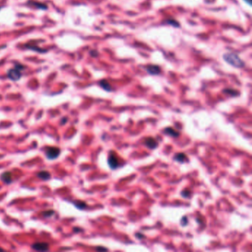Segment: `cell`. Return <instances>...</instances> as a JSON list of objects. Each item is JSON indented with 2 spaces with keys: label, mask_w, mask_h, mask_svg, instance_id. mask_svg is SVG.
I'll use <instances>...</instances> for the list:
<instances>
[{
  "label": "cell",
  "mask_w": 252,
  "mask_h": 252,
  "mask_svg": "<svg viewBox=\"0 0 252 252\" xmlns=\"http://www.w3.org/2000/svg\"><path fill=\"white\" fill-rule=\"evenodd\" d=\"M90 55L92 57L95 58V57L99 56V52H98L96 50H90Z\"/></svg>",
  "instance_id": "cell-21"
},
{
  "label": "cell",
  "mask_w": 252,
  "mask_h": 252,
  "mask_svg": "<svg viewBox=\"0 0 252 252\" xmlns=\"http://www.w3.org/2000/svg\"><path fill=\"white\" fill-rule=\"evenodd\" d=\"M54 214H55V211L54 210H47V211H43L41 213L44 218H50V217H51Z\"/></svg>",
  "instance_id": "cell-19"
},
{
  "label": "cell",
  "mask_w": 252,
  "mask_h": 252,
  "mask_svg": "<svg viewBox=\"0 0 252 252\" xmlns=\"http://www.w3.org/2000/svg\"><path fill=\"white\" fill-rule=\"evenodd\" d=\"M107 163L110 169H113V170H115V169L121 167L120 159H119L117 154L113 151L110 152L109 156H108L107 158Z\"/></svg>",
  "instance_id": "cell-2"
},
{
  "label": "cell",
  "mask_w": 252,
  "mask_h": 252,
  "mask_svg": "<svg viewBox=\"0 0 252 252\" xmlns=\"http://www.w3.org/2000/svg\"><path fill=\"white\" fill-rule=\"evenodd\" d=\"M145 70L148 74L151 75V76H158L162 73V69L157 64H147L145 67Z\"/></svg>",
  "instance_id": "cell-4"
},
{
  "label": "cell",
  "mask_w": 252,
  "mask_h": 252,
  "mask_svg": "<svg viewBox=\"0 0 252 252\" xmlns=\"http://www.w3.org/2000/svg\"><path fill=\"white\" fill-rule=\"evenodd\" d=\"M135 237L138 239H144V238H145V236L143 235V234L139 233V232H137V233H135Z\"/></svg>",
  "instance_id": "cell-22"
},
{
  "label": "cell",
  "mask_w": 252,
  "mask_h": 252,
  "mask_svg": "<svg viewBox=\"0 0 252 252\" xmlns=\"http://www.w3.org/2000/svg\"><path fill=\"white\" fill-rule=\"evenodd\" d=\"M164 133L172 138H178L180 136V135H181L180 134V132H178V131H177L176 129H173L172 127H167V128L164 129Z\"/></svg>",
  "instance_id": "cell-9"
},
{
  "label": "cell",
  "mask_w": 252,
  "mask_h": 252,
  "mask_svg": "<svg viewBox=\"0 0 252 252\" xmlns=\"http://www.w3.org/2000/svg\"><path fill=\"white\" fill-rule=\"evenodd\" d=\"M29 4L31 6L35 7L37 9H41V10H47L48 9V5L44 4V3L41 2H33L31 1L29 2Z\"/></svg>",
  "instance_id": "cell-15"
},
{
  "label": "cell",
  "mask_w": 252,
  "mask_h": 252,
  "mask_svg": "<svg viewBox=\"0 0 252 252\" xmlns=\"http://www.w3.org/2000/svg\"><path fill=\"white\" fill-rule=\"evenodd\" d=\"M25 47L27 49H30V50H34V51L38 52H47V50H43V49H41L38 47H36V45H26Z\"/></svg>",
  "instance_id": "cell-17"
},
{
  "label": "cell",
  "mask_w": 252,
  "mask_h": 252,
  "mask_svg": "<svg viewBox=\"0 0 252 252\" xmlns=\"http://www.w3.org/2000/svg\"><path fill=\"white\" fill-rule=\"evenodd\" d=\"M246 3H247L248 5H251V0H243Z\"/></svg>",
  "instance_id": "cell-27"
},
{
  "label": "cell",
  "mask_w": 252,
  "mask_h": 252,
  "mask_svg": "<svg viewBox=\"0 0 252 252\" xmlns=\"http://www.w3.org/2000/svg\"><path fill=\"white\" fill-rule=\"evenodd\" d=\"M0 179L2 180L5 183L7 184H10L13 181V178H12V174L10 171H5L0 176Z\"/></svg>",
  "instance_id": "cell-8"
},
{
  "label": "cell",
  "mask_w": 252,
  "mask_h": 252,
  "mask_svg": "<svg viewBox=\"0 0 252 252\" xmlns=\"http://www.w3.org/2000/svg\"><path fill=\"white\" fill-rule=\"evenodd\" d=\"M0 9H1V8H0Z\"/></svg>",
  "instance_id": "cell-30"
},
{
  "label": "cell",
  "mask_w": 252,
  "mask_h": 252,
  "mask_svg": "<svg viewBox=\"0 0 252 252\" xmlns=\"http://www.w3.org/2000/svg\"><path fill=\"white\" fill-rule=\"evenodd\" d=\"M73 204H74V206H76L77 209L79 210H85L87 207V203L81 200L75 201V202H73Z\"/></svg>",
  "instance_id": "cell-16"
},
{
  "label": "cell",
  "mask_w": 252,
  "mask_h": 252,
  "mask_svg": "<svg viewBox=\"0 0 252 252\" xmlns=\"http://www.w3.org/2000/svg\"><path fill=\"white\" fill-rule=\"evenodd\" d=\"M67 118H63L62 119V121H61V124H62V125H64V124L67 123Z\"/></svg>",
  "instance_id": "cell-25"
},
{
  "label": "cell",
  "mask_w": 252,
  "mask_h": 252,
  "mask_svg": "<svg viewBox=\"0 0 252 252\" xmlns=\"http://www.w3.org/2000/svg\"><path fill=\"white\" fill-rule=\"evenodd\" d=\"M15 67L17 68V69H19V70H21V71H22V70H24V68H25V67H24V65H23V64H19V63H18V64H16Z\"/></svg>",
  "instance_id": "cell-23"
},
{
  "label": "cell",
  "mask_w": 252,
  "mask_h": 252,
  "mask_svg": "<svg viewBox=\"0 0 252 252\" xmlns=\"http://www.w3.org/2000/svg\"><path fill=\"white\" fill-rule=\"evenodd\" d=\"M188 224V218L186 216L183 217L181 220V225L182 226H185Z\"/></svg>",
  "instance_id": "cell-20"
},
{
  "label": "cell",
  "mask_w": 252,
  "mask_h": 252,
  "mask_svg": "<svg viewBox=\"0 0 252 252\" xmlns=\"http://www.w3.org/2000/svg\"><path fill=\"white\" fill-rule=\"evenodd\" d=\"M197 223H200V224L201 223V220L200 218H199V219L197 218Z\"/></svg>",
  "instance_id": "cell-28"
},
{
  "label": "cell",
  "mask_w": 252,
  "mask_h": 252,
  "mask_svg": "<svg viewBox=\"0 0 252 252\" xmlns=\"http://www.w3.org/2000/svg\"><path fill=\"white\" fill-rule=\"evenodd\" d=\"M95 249L97 251H107V248H104V247H101V246H98V247L95 248Z\"/></svg>",
  "instance_id": "cell-24"
},
{
  "label": "cell",
  "mask_w": 252,
  "mask_h": 252,
  "mask_svg": "<svg viewBox=\"0 0 252 252\" xmlns=\"http://www.w3.org/2000/svg\"><path fill=\"white\" fill-rule=\"evenodd\" d=\"M73 231H74L75 232H82V229H80V228H74L73 229Z\"/></svg>",
  "instance_id": "cell-26"
},
{
  "label": "cell",
  "mask_w": 252,
  "mask_h": 252,
  "mask_svg": "<svg viewBox=\"0 0 252 252\" xmlns=\"http://www.w3.org/2000/svg\"><path fill=\"white\" fill-rule=\"evenodd\" d=\"M99 85L103 90L106 91V92H112V91L113 90V87L110 85V82L106 79L101 80V81L99 82Z\"/></svg>",
  "instance_id": "cell-10"
},
{
  "label": "cell",
  "mask_w": 252,
  "mask_h": 252,
  "mask_svg": "<svg viewBox=\"0 0 252 252\" xmlns=\"http://www.w3.org/2000/svg\"><path fill=\"white\" fill-rule=\"evenodd\" d=\"M36 176H37V178H39V179L42 180V181H48V180H50V178H51L50 173L48 171H45V170L38 172L37 174H36Z\"/></svg>",
  "instance_id": "cell-12"
},
{
  "label": "cell",
  "mask_w": 252,
  "mask_h": 252,
  "mask_svg": "<svg viewBox=\"0 0 252 252\" xmlns=\"http://www.w3.org/2000/svg\"><path fill=\"white\" fill-rule=\"evenodd\" d=\"M181 195L183 198H189L191 195H192V192L189 189H185L183 190L181 192Z\"/></svg>",
  "instance_id": "cell-18"
},
{
  "label": "cell",
  "mask_w": 252,
  "mask_h": 252,
  "mask_svg": "<svg viewBox=\"0 0 252 252\" xmlns=\"http://www.w3.org/2000/svg\"><path fill=\"white\" fill-rule=\"evenodd\" d=\"M144 144L149 149H155L158 146V143L154 138L148 137L144 139Z\"/></svg>",
  "instance_id": "cell-7"
},
{
  "label": "cell",
  "mask_w": 252,
  "mask_h": 252,
  "mask_svg": "<svg viewBox=\"0 0 252 252\" xmlns=\"http://www.w3.org/2000/svg\"><path fill=\"white\" fill-rule=\"evenodd\" d=\"M223 59L229 65L237 68V69H241L246 66V63L244 61L237 53H234V52H226V53L223 54Z\"/></svg>",
  "instance_id": "cell-1"
},
{
  "label": "cell",
  "mask_w": 252,
  "mask_h": 252,
  "mask_svg": "<svg viewBox=\"0 0 252 252\" xmlns=\"http://www.w3.org/2000/svg\"><path fill=\"white\" fill-rule=\"evenodd\" d=\"M174 160L175 161L181 163V164H183V163L186 162L188 160V157L185 155V153H183V152H180V153H177L174 156Z\"/></svg>",
  "instance_id": "cell-11"
},
{
  "label": "cell",
  "mask_w": 252,
  "mask_h": 252,
  "mask_svg": "<svg viewBox=\"0 0 252 252\" xmlns=\"http://www.w3.org/2000/svg\"><path fill=\"white\" fill-rule=\"evenodd\" d=\"M164 23L165 24H167V25L171 26L173 27H175V28H179L181 27V24L178 21H177L176 19H167L164 22Z\"/></svg>",
  "instance_id": "cell-13"
},
{
  "label": "cell",
  "mask_w": 252,
  "mask_h": 252,
  "mask_svg": "<svg viewBox=\"0 0 252 252\" xmlns=\"http://www.w3.org/2000/svg\"><path fill=\"white\" fill-rule=\"evenodd\" d=\"M60 149L56 147V146H49L47 148L45 155H46L47 158L49 160H54L57 158L60 155Z\"/></svg>",
  "instance_id": "cell-3"
},
{
  "label": "cell",
  "mask_w": 252,
  "mask_h": 252,
  "mask_svg": "<svg viewBox=\"0 0 252 252\" xmlns=\"http://www.w3.org/2000/svg\"><path fill=\"white\" fill-rule=\"evenodd\" d=\"M7 76H8V78L9 79L13 81H19L21 78V77L22 76V71L19 70L17 68H12V69H10L9 70L7 73Z\"/></svg>",
  "instance_id": "cell-5"
},
{
  "label": "cell",
  "mask_w": 252,
  "mask_h": 252,
  "mask_svg": "<svg viewBox=\"0 0 252 252\" xmlns=\"http://www.w3.org/2000/svg\"><path fill=\"white\" fill-rule=\"evenodd\" d=\"M31 248L35 251H47L50 249V246L47 243H35L31 246Z\"/></svg>",
  "instance_id": "cell-6"
},
{
  "label": "cell",
  "mask_w": 252,
  "mask_h": 252,
  "mask_svg": "<svg viewBox=\"0 0 252 252\" xmlns=\"http://www.w3.org/2000/svg\"><path fill=\"white\" fill-rule=\"evenodd\" d=\"M0 251H4V250H3L2 248H0Z\"/></svg>",
  "instance_id": "cell-29"
},
{
  "label": "cell",
  "mask_w": 252,
  "mask_h": 252,
  "mask_svg": "<svg viewBox=\"0 0 252 252\" xmlns=\"http://www.w3.org/2000/svg\"><path fill=\"white\" fill-rule=\"evenodd\" d=\"M223 92L224 94H226V95L232 96V97H237V96H239V94H240L239 91L232 88L224 89L223 90Z\"/></svg>",
  "instance_id": "cell-14"
}]
</instances>
